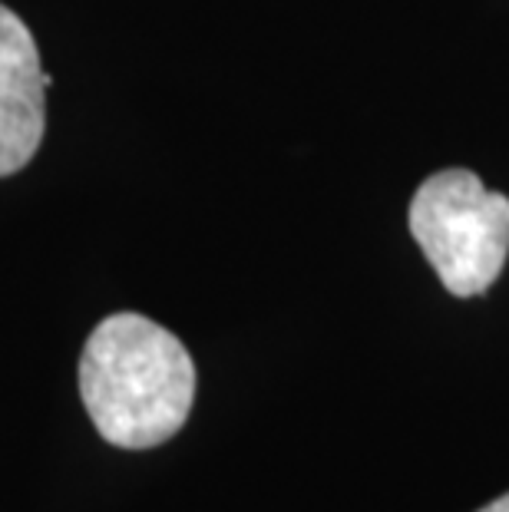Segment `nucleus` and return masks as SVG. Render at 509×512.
Here are the masks:
<instances>
[{
  "mask_svg": "<svg viewBox=\"0 0 509 512\" xmlns=\"http://www.w3.org/2000/svg\"><path fill=\"white\" fill-rule=\"evenodd\" d=\"M480 512H509V493L500 496V499H493V503H486Z\"/></svg>",
  "mask_w": 509,
  "mask_h": 512,
  "instance_id": "nucleus-4",
  "label": "nucleus"
},
{
  "mask_svg": "<svg viewBox=\"0 0 509 512\" xmlns=\"http://www.w3.org/2000/svg\"><path fill=\"white\" fill-rule=\"evenodd\" d=\"M53 76L40 67L34 34L0 4V176H14L37 156L47 129Z\"/></svg>",
  "mask_w": 509,
  "mask_h": 512,
  "instance_id": "nucleus-3",
  "label": "nucleus"
},
{
  "mask_svg": "<svg viewBox=\"0 0 509 512\" xmlns=\"http://www.w3.org/2000/svg\"><path fill=\"white\" fill-rule=\"evenodd\" d=\"M80 397L110 446L153 450L186 427L196 400V364L162 324L119 311L86 337Z\"/></svg>",
  "mask_w": 509,
  "mask_h": 512,
  "instance_id": "nucleus-1",
  "label": "nucleus"
},
{
  "mask_svg": "<svg viewBox=\"0 0 509 512\" xmlns=\"http://www.w3.org/2000/svg\"><path fill=\"white\" fill-rule=\"evenodd\" d=\"M410 235L457 298L490 291L509 255V199L470 169H443L410 202Z\"/></svg>",
  "mask_w": 509,
  "mask_h": 512,
  "instance_id": "nucleus-2",
  "label": "nucleus"
}]
</instances>
